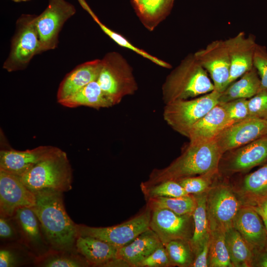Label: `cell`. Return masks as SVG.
<instances>
[{
	"instance_id": "cell-1",
	"label": "cell",
	"mask_w": 267,
	"mask_h": 267,
	"mask_svg": "<svg viewBox=\"0 0 267 267\" xmlns=\"http://www.w3.org/2000/svg\"><path fill=\"white\" fill-rule=\"evenodd\" d=\"M34 192L36 204L31 208L49 243L58 250L70 249L78 236L77 224L65 210L63 192L49 189Z\"/></svg>"
},
{
	"instance_id": "cell-2",
	"label": "cell",
	"mask_w": 267,
	"mask_h": 267,
	"mask_svg": "<svg viewBox=\"0 0 267 267\" xmlns=\"http://www.w3.org/2000/svg\"><path fill=\"white\" fill-rule=\"evenodd\" d=\"M223 153L215 140L199 144L189 143L182 154L167 167L153 170L148 186L168 180L207 175H216Z\"/></svg>"
},
{
	"instance_id": "cell-3",
	"label": "cell",
	"mask_w": 267,
	"mask_h": 267,
	"mask_svg": "<svg viewBox=\"0 0 267 267\" xmlns=\"http://www.w3.org/2000/svg\"><path fill=\"white\" fill-rule=\"evenodd\" d=\"M162 89L166 104L208 93L215 90V87L194 53H190L168 75Z\"/></svg>"
},
{
	"instance_id": "cell-4",
	"label": "cell",
	"mask_w": 267,
	"mask_h": 267,
	"mask_svg": "<svg viewBox=\"0 0 267 267\" xmlns=\"http://www.w3.org/2000/svg\"><path fill=\"white\" fill-rule=\"evenodd\" d=\"M19 177L32 191L49 189L63 192L72 188V169L67 154L61 149Z\"/></svg>"
},
{
	"instance_id": "cell-5",
	"label": "cell",
	"mask_w": 267,
	"mask_h": 267,
	"mask_svg": "<svg viewBox=\"0 0 267 267\" xmlns=\"http://www.w3.org/2000/svg\"><path fill=\"white\" fill-rule=\"evenodd\" d=\"M101 62L97 82L114 105L136 92L138 85L133 68L122 55L116 51L108 52L101 59Z\"/></svg>"
},
{
	"instance_id": "cell-6",
	"label": "cell",
	"mask_w": 267,
	"mask_h": 267,
	"mask_svg": "<svg viewBox=\"0 0 267 267\" xmlns=\"http://www.w3.org/2000/svg\"><path fill=\"white\" fill-rule=\"evenodd\" d=\"M220 94L214 90L195 98L166 104L164 119L173 130L188 137L193 125L219 103Z\"/></svg>"
},
{
	"instance_id": "cell-7",
	"label": "cell",
	"mask_w": 267,
	"mask_h": 267,
	"mask_svg": "<svg viewBox=\"0 0 267 267\" xmlns=\"http://www.w3.org/2000/svg\"><path fill=\"white\" fill-rule=\"evenodd\" d=\"M37 15L22 14L17 19L11 41L10 51L2 68L8 72L27 68L32 59L38 54L40 40L36 25Z\"/></svg>"
},
{
	"instance_id": "cell-8",
	"label": "cell",
	"mask_w": 267,
	"mask_h": 267,
	"mask_svg": "<svg viewBox=\"0 0 267 267\" xmlns=\"http://www.w3.org/2000/svg\"><path fill=\"white\" fill-rule=\"evenodd\" d=\"M243 206L238 195L229 185H211L207 192L206 207L210 230L224 233L233 227L235 217Z\"/></svg>"
},
{
	"instance_id": "cell-9",
	"label": "cell",
	"mask_w": 267,
	"mask_h": 267,
	"mask_svg": "<svg viewBox=\"0 0 267 267\" xmlns=\"http://www.w3.org/2000/svg\"><path fill=\"white\" fill-rule=\"evenodd\" d=\"M76 12L74 5L66 0H48L45 9L36 19L40 40L38 54L57 47L60 32Z\"/></svg>"
},
{
	"instance_id": "cell-10",
	"label": "cell",
	"mask_w": 267,
	"mask_h": 267,
	"mask_svg": "<svg viewBox=\"0 0 267 267\" xmlns=\"http://www.w3.org/2000/svg\"><path fill=\"white\" fill-rule=\"evenodd\" d=\"M151 216V210L147 206L145 210L138 215L116 225L91 227L77 224L78 234L99 239L119 249L150 228Z\"/></svg>"
},
{
	"instance_id": "cell-11",
	"label": "cell",
	"mask_w": 267,
	"mask_h": 267,
	"mask_svg": "<svg viewBox=\"0 0 267 267\" xmlns=\"http://www.w3.org/2000/svg\"><path fill=\"white\" fill-rule=\"evenodd\" d=\"M196 58L210 75L215 90L222 93L228 86L230 59L224 40L212 41L194 53Z\"/></svg>"
},
{
	"instance_id": "cell-12",
	"label": "cell",
	"mask_w": 267,
	"mask_h": 267,
	"mask_svg": "<svg viewBox=\"0 0 267 267\" xmlns=\"http://www.w3.org/2000/svg\"><path fill=\"white\" fill-rule=\"evenodd\" d=\"M150 228L163 245L176 239L189 241L193 232L192 215H178L166 209L151 210Z\"/></svg>"
},
{
	"instance_id": "cell-13",
	"label": "cell",
	"mask_w": 267,
	"mask_h": 267,
	"mask_svg": "<svg viewBox=\"0 0 267 267\" xmlns=\"http://www.w3.org/2000/svg\"><path fill=\"white\" fill-rule=\"evenodd\" d=\"M36 204L34 191L28 188L20 177L0 170V216L7 218L22 207H33Z\"/></svg>"
},
{
	"instance_id": "cell-14",
	"label": "cell",
	"mask_w": 267,
	"mask_h": 267,
	"mask_svg": "<svg viewBox=\"0 0 267 267\" xmlns=\"http://www.w3.org/2000/svg\"><path fill=\"white\" fill-rule=\"evenodd\" d=\"M265 136L267 119L249 117L227 127L214 140L223 154Z\"/></svg>"
},
{
	"instance_id": "cell-15",
	"label": "cell",
	"mask_w": 267,
	"mask_h": 267,
	"mask_svg": "<svg viewBox=\"0 0 267 267\" xmlns=\"http://www.w3.org/2000/svg\"><path fill=\"white\" fill-rule=\"evenodd\" d=\"M230 63L228 86L253 66V57L257 43L253 35L244 32L224 40Z\"/></svg>"
},
{
	"instance_id": "cell-16",
	"label": "cell",
	"mask_w": 267,
	"mask_h": 267,
	"mask_svg": "<svg viewBox=\"0 0 267 267\" xmlns=\"http://www.w3.org/2000/svg\"><path fill=\"white\" fill-rule=\"evenodd\" d=\"M51 145H42L24 151L13 149L0 152V170L20 177L35 165L60 151Z\"/></svg>"
},
{
	"instance_id": "cell-17",
	"label": "cell",
	"mask_w": 267,
	"mask_h": 267,
	"mask_svg": "<svg viewBox=\"0 0 267 267\" xmlns=\"http://www.w3.org/2000/svg\"><path fill=\"white\" fill-rule=\"evenodd\" d=\"M260 218L253 207L243 205L233 222V227L248 243L254 254L267 243V231Z\"/></svg>"
},
{
	"instance_id": "cell-18",
	"label": "cell",
	"mask_w": 267,
	"mask_h": 267,
	"mask_svg": "<svg viewBox=\"0 0 267 267\" xmlns=\"http://www.w3.org/2000/svg\"><path fill=\"white\" fill-rule=\"evenodd\" d=\"M230 125L224 109L218 103L192 127L188 136L189 143L199 144L213 140Z\"/></svg>"
},
{
	"instance_id": "cell-19",
	"label": "cell",
	"mask_w": 267,
	"mask_h": 267,
	"mask_svg": "<svg viewBox=\"0 0 267 267\" xmlns=\"http://www.w3.org/2000/svg\"><path fill=\"white\" fill-rule=\"evenodd\" d=\"M102 67L96 59L77 65L61 82L57 92V101L73 94L91 82L97 81Z\"/></svg>"
},
{
	"instance_id": "cell-20",
	"label": "cell",
	"mask_w": 267,
	"mask_h": 267,
	"mask_svg": "<svg viewBox=\"0 0 267 267\" xmlns=\"http://www.w3.org/2000/svg\"><path fill=\"white\" fill-rule=\"evenodd\" d=\"M267 160V136L237 148L226 164L231 172L247 171Z\"/></svg>"
},
{
	"instance_id": "cell-21",
	"label": "cell",
	"mask_w": 267,
	"mask_h": 267,
	"mask_svg": "<svg viewBox=\"0 0 267 267\" xmlns=\"http://www.w3.org/2000/svg\"><path fill=\"white\" fill-rule=\"evenodd\" d=\"M163 245L157 234L150 228L134 240L118 249V258L130 266L137 265Z\"/></svg>"
},
{
	"instance_id": "cell-22",
	"label": "cell",
	"mask_w": 267,
	"mask_h": 267,
	"mask_svg": "<svg viewBox=\"0 0 267 267\" xmlns=\"http://www.w3.org/2000/svg\"><path fill=\"white\" fill-rule=\"evenodd\" d=\"M138 18L149 31H153L170 14L175 0H130Z\"/></svg>"
},
{
	"instance_id": "cell-23",
	"label": "cell",
	"mask_w": 267,
	"mask_h": 267,
	"mask_svg": "<svg viewBox=\"0 0 267 267\" xmlns=\"http://www.w3.org/2000/svg\"><path fill=\"white\" fill-rule=\"evenodd\" d=\"M75 245L87 262L92 265L104 266L118 258V248L93 237L78 235Z\"/></svg>"
},
{
	"instance_id": "cell-24",
	"label": "cell",
	"mask_w": 267,
	"mask_h": 267,
	"mask_svg": "<svg viewBox=\"0 0 267 267\" xmlns=\"http://www.w3.org/2000/svg\"><path fill=\"white\" fill-rule=\"evenodd\" d=\"M238 193L242 205L250 206L267 197V164L244 177Z\"/></svg>"
},
{
	"instance_id": "cell-25",
	"label": "cell",
	"mask_w": 267,
	"mask_h": 267,
	"mask_svg": "<svg viewBox=\"0 0 267 267\" xmlns=\"http://www.w3.org/2000/svg\"><path fill=\"white\" fill-rule=\"evenodd\" d=\"M57 102L69 108L84 106L99 109L114 105L103 91L97 81L90 82L73 94Z\"/></svg>"
},
{
	"instance_id": "cell-26",
	"label": "cell",
	"mask_w": 267,
	"mask_h": 267,
	"mask_svg": "<svg viewBox=\"0 0 267 267\" xmlns=\"http://www.w3.org/2000/svg\"><path fill=\"white\" fill-rule=\"evenodd\" d=\"M261 90V81L256 69L253 67L243 74L237 81L230 84L221 93L219 103L245 98L250 99Z\"/></svg>"
},
{
	"instance_id": "cell-27",
	"label": "cell",
	"mask_w": 267,
	"mask_h": 267,
	"mask_svg": "<svg viewBox=\"0 0 267 267\" xmlns=\"http://www.w3.org/2000/svg\"><path fill=\"white\" fill-rule=\"evenodd\" d=\"M207 192L194 195L196 204L192 214L193 232L189 243L195 255L210 234L206 207Z\"/></svg>"
},
{
	"instance_id": "cell-28",
	"label": "cell",
	"mask_w": 267,
	"mask_h": 267,
	"mask_svg": "<svg viewBox=\"0 0 267 267\" xmlns=\"http://www.w3.org/2000/svg\"><path fill=\"white\" fill-rule=\"evenodd\" d=\"M225 239L233 267H252L253 251L240 233L232 227L225 232Z\"/></svg>"
},
{
	"instance_id": "cell-29",
	"label": "cell",
	"mask_w": 267,
	"mask_h": 267,
	"mask_svg": "<svg viewBox=\"0 0 267 267\" xmlns=\"http://www.w3.org/2000/svg\"><path fill=\"white\" fill-rule=\"evenodd\" d=\"M194 195L178 197H161L147 200V207L151 210L166 209L178 215H192L196 207Z\"/></svg>"
},
{
	"instance_id": "cell-30",
	"label": "cell",
	"mask_w": 267,
	"mask_h": 267,
	"mask_svg": "<svg viewBox=\"0 0 267 267\" xmlns=\"http://www.w3.org/2000/svg\"><path fill=\"white\" fill-rule=\"evenodd\" d=\"M210 231L209 267H233L225 242V233L219 230Z\"/></svg>"
},
{
	"instance_id": "cell-31",
	"label": "cell",
	"mask_w": 267,
	"mask_h": 267,
	"mask_svg": "<svg viewBox=\"0 0 267 267\" xmlns=\"http://www.w3.org/2000/svg\"><path fill=\"white\" fill-rule=\"evenodd\" d=\"M164 245L174 266L191 267L195 255L189 241L173 240Z\"/></svg>"
},
{
	"instance_id": "cell-32",
	"label": "cell",
	"mask_w": 267,
	"mask_h": 267,
	"mask_svg": "<svg viewBox=\"0 0 267 267\" xmlns=\"http://www.w3.org/2000/svg\"><path fill=\"white\" fill-rule=\"evenodd\" d=\"M140 187L147 200L161 197H178L188 195L176 180H168L148 186L140 185Z\"/></svg>"
},
{
	"instance_id": "cell-33",
	"label": "cell",
	"mask_w": 267,
	"mask_h": 267,
	"mask_svg": "<svg viewBox=\"0 0 267 267\" xmlns=\"http://www.w3.org/2000/svg\"><path fill=\"white\" fill-rule=\"evenodd\" d=\"M15 218L26 237L32 241L40 238L39 220L31 207H22L15 212Z\"/></svg>"
},
{
	"instance_id": "cell-34",
	"label": "cell",
	"mask_w": 267,
	"mask_h": 267,
	"mask_svg": "<svg viewBox=\"0 0 267 267\" xmlns=\"http://www.w3.org/2000/svg\"><path fill=\"white\" fill-rule=\"evenodd\" d=\"M215 175L187 177L177 181L188 194H199L207 192L212 185Z\"/></svg>"
},
{
	"instance_id": "cell-35",
	"label": "cell",
	"mask_w": 267,
	"mask_h": 267,
	"mask_svg": "<svg viewBox=\"0 0 267 267\" xmlns=\"http://www.w3.org/2000/svg\"><path fill=\"white\" fill-rule=\"evenodd\" d=\"M219 103L224 109L230 125L249 117L248 99H237Z\"/></svg>"
},
{
	"instance_id": "cell-36",
	"label": "cell",
	"mask_w": 267,
	"mask_h": 267,
	"mask_svg": "<svg viewBox=\"0 0 267 267\" xmlns=\"http://www.w3.org/2000/svg\"><path fill=\"white\" fill-rule=\"evenodd\" d=\"M253 66L260 79L261 89L267 91V51L265 46L257 44L253 57Z\"/></svg>"
},
{
	"instance_id": "cell-37",
	"label": "cell",
	"mask_w": 267,
	"mask_h": 267,
	"mask_svg": "<svg viewBox=\"0 0 267 267\" xmlns=\"http://www.w3.org/2000/svg\"><path fill=\"white\" fill-rule=\"evenodd\" d=\"M249 117L267 119V91L261 89L248 99Z\"/></svg>"
},
{
	"instance_id": "cell-38",
	"label": "cell",
	"mask_w": 267,
	"mask_h": 267,
	"mask_svg": "<svg viewBox=\"0 0 267 267\" xmlns=\"http://www.w3.org/2000/svg\"><path fill=\"white\" fill-rule=\"evenodd\" d=\"M173 266L163 244L139 263L136 267H167Z\"/></svg>"
},
{
	"instance_id": "cell-39",
	"label": "cell",
	"mask_w": 267,
	"mask_h": 267,
	"mask_svg": "<svg viewBox=\"0 0 267 267\" xmlns=\"http://www.w3.org/2000/svg\"><path fill=\"white\" fill-rule=\"evenodd\" d=\"M82 260L73 256L54 255L44 261L42 266L46 267H80L86 266Z\"/></svg>"
},
{
	"instance_id": "cell-40",
	"label": "cell",
	"mask_w": 267,
	"mask_h": 267,
	"mask_svg": "<svg viewBox=\"0 0 267 267\" xmlns=\"http://www.w3.org/2000/svg\"><path fill=\"white\" fill-rule=\"evenodd\" d=\"M210 237L206 238L202 246L195 255L191 267H209Z\"/></svg>"
},
{
	"instance_id": "cell-41",
	"label": "cell",
	"mask_w": 267,
	"mask_h": 267,
	"mask_svg": "<svg viewBox=\"0 0 267 267\" xmlns=\"http://www.w3.org/2000/svg\"><path fill=\"white\" fill-rule=\"evenodd\" d=\"M17 260L14 254L6 249L0 251V267H11L16 265Z\"/></svg>"
},
{
	"instance_id": "cell-42",
	"label": "cell",
	"mask_w": 267,
	"mask_h": 267,
	"mask_svg": "<svg viewBox=\"0 0 267 267\" xmlns=\"http://www.w3.org/2000/svg\"><path fill=\"white\" fill-rule=\"evenodd\" d=\"M252 267H267V243L254 254Z\"/></svg>"
},
{
	"instance_id": "cell-43",
	"label": "cell",
	"mask_w": 267,
	"mask_h": 267,
	"mask_svg": "<svg viewBox=\"0 0 267 267\" xmlns=\"http://www.w3.org/2000/svg\"><path fill=\"white\" fill-rule=\"evenodd\" d=\"M13 231L11 226L5 219V217L0 216V237L2 239H7L11 237Z\"/></svg>"
},
{
	"instance_id": "cell-44",
	"label": "cell",
	"mask_w": 267,
	"mask_h": 267,
	"mask_svg": "<svg viewBox=\"0 0 267 267\" xmlns=\"http://www.w3.org/2000/svg\"><path fill=\"white\" fill-rule=\"evenodd\" d=\"M262 220L267 219V197L255 206H251Z\"/></svg>"
},
{
	"instance_id": "cell-45",
	"label": "cell",
	"mask_w": 267,
	"mask_h": 267,
	"mask_svg": "<svg viewBox=\"0 0 267 267\" xmlns=\"http://www.w3.org/2000/svg\"><path fill=\"white\" fill-rule=\"evenodd\" d=\"M78 1L85 10H87L89 7L85 0H78Z\"/></svg>"
},
{
	"instance_id": "cell-46",
	"label": "cell",
	"mask_w": 267,
	"mask_h": 267,
	"mask_svg": "<svg viewBox=\"0 0 267 267\" xmlns=\"http://www.w3.org/2000/svg\"><path fill=\"white\" fill-rule=\"evenodd\" d=\"M10 0L15 2H20L28 1L31 0Z\"/></svg>"
},
{
	"instance_id": "cell-47",
	"label": "cell",
	"mask_w": 267,
	"mask_h": 267,
	"mask_svg": "<svg viewBox=\"0 0 267 267\" xmlns=\"http://www.w3.org/2000/svg\"><path fill=\"white\" fill-rule=\"evenodd\" d=\"M263 221L264 222V224L265 225L266 229V230L267 231V219L263 220Z\"/></svg>"
}]
</instances>
